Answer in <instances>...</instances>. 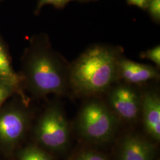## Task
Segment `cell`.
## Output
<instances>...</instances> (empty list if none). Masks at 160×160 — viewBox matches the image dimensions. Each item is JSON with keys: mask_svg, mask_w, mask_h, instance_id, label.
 I'll use <instances>...</instances> for the list:
<instances>
[{"mask_svg": "<svg viewBox=\"0 0 160 160\" xmlns=\"http://www.w3.org/2000/svg\"><path fill=\"white\" fill-rule=\"evenodd\" d=\"M119 46L95 45L70 64L69 88L77 96L96 97L119 80L118 66L123 57Z\"/></svg>", "mask_w": 160, "mask_h": 160, "instance_id": "cell-1", "label": "cell"}, {"mask_svg": "<svg viewBox=\"0 0 160 160\" xmlns=\"http://www.w3.org/2000/svg\"><path fill=\"white\" fill-rule=\"evenodd\" d=\"M23 63V82L35 96H63L69 90L70 63L52 48L48 38H34L25 52Z\"/></svg>", "mask_w": 160, "mask_h": 160, "instance_id": "cell-2", "label": "cell"}, {"mask_svg": "<svg viewBox=\"0 0 160 160\" xmlns=\"http://www.w3.org/2000/svg\"><path fill=\"white\" fill-rule=\"evenodd\" d=\"M119 120L107 103L91 97L82 104L76 119L78 135L95 144L109 142L114 138Z\"/></svg>", "mask_w": 160, "mask_h": 160, "instance_id": "cell-3", "label": "cell"}, {"mask_svg": "<svg viewBox=\"0 0 160 160\" xmlns=\"http://www.w3.org/2000/svg\"><path fill=\"white\" fill-rule=\"evenodd\" d=\"M34 137L41 146L53 152L65 151L70 142L68 120L62 107L58 103L49 106L38 120Z\"/></svg>", "mask_w": 160, "mask_h": 160, "instance_id": "cell-4", "label": "cell"}, {"mask_svg": "<svg viewBox=\"0 0 160 160\" xmlns=\"http://www.w3.org/2000/svg\"><path fill=\"white\" fill-rule=\"evenodd\" d=\"M109 91L107 104L119 120L135 122L141 116V94L126 83L112 87Z\"/></svg>", "mask_w": 160, "mask_h": 160, "instance_id": "cell-5", "label": "cell"}, {"mask_svg": "<svg viewBox=\"0 0 160 160\" xmlns=\"http://www.w3.org/2000/svg\"><path fill=\"white\" fill-rule=\"evenodd\" d=\"M30 114L24 107L11 106L0 111V144L10 148L23 139L29 129Z\"/></svg>", "mask_w": 160, "mask_h": 160, "instance_id": "cell-6", "label": "cell"}, {"mask_svg": "<svg viewBox=\"0 0 160 160\" xmlns=\"http://www.w3.org/2000/svg\"><path fill=\"white\" fill-rule=\"evenodd\" d=\"M157 147L151 141L136 133H128L120 141L118 160H153Z\"/></svg>", "mask_w": 160, "mask_h": 160, "instance_id": "cell-7", "label": "cell"}, {"mask_svg": "<svg viewBox=\"0 0 160 160\" xmlns=\"http://www.w3.org/2000/svg\"><path fill=\"white\" fill-rule=\"evenodd\" d=\"M144 129L151 139L160 140V97L158 92L148 90L141 94V109Z\"/></svg>", "mask_w": 160, "mask_h": 160, "instance_id": "cell-8", "label": "cell"}, {"mask_svg": "<svg viewBox=\"0 0 160 160\" xmlns=\"http://www.w3.org/2000/svg\"><path fill=\"white\" fill-rule=\"evenodd\" d=\"M119 80L133 85L141 84L149 81L160 79V72L157 67L140 63L122 57L118 66Z\"/></svg>", "mask_w": 160, "mask_h": 160, "instance_id": "cell-9", "label": "cell"}, {"mask_svg": "<svg viewBox=\"0 0 160 160\" xmlns=\"http://www.w3.org/2000/svg\"><path fill=\"white\" fill-rule=\"evenodd\" d=\"M0 81L9 83L14 86L23 98L24 103L28 102L23 94L22 86L23 79L21 75L18 74L12 68L8 53L2 41L0 38Z\"/></svg>", "mask_w": 160, "mask_h": 160, "instance_id": "cell-10", "label": "cell"}, {"mask_svg": "<svg viewBox=\"0 0 160 160\" xmlns=\"http://www.w3.org/2000/svg\"><path fill=\"white\" fill-rule=\"evenodd\" d=\"M18 160H53L45 151L36 145H30L22 149Z\"/></svg>", "mask_w": 160, "mask_h": 160, "instance_id": "cell-11", "label": "cell"}, {"mask_svg": "<svg viewBox=\"0 0 160 160\" xmlns=\"http://www.w3.org/2000/svg\"><path fill=\"white\" fill-rule=\"evenodd\" d=\"M68 160H109L100 152L92 149H81L72 155Z\"/></svg>", "mask_w": 160, "mask_h": 160, "instance_id": "cell-12", "label": "cell"}, {"mask_svg": "<svg viewBox=\"0 0 160 160\" xmlns=\"http://www.w3.org/2000/svg\"><path fill=\"white\" fill-rule=\"evenodd\" d=\"M141 59H148L155 64L157 68L160 67V46L157 45L145 51L142 52L139 55Z\"/></svg>", "mask_w": 160, "mask_h": 160, "instance_id": "cell-13", "label": "cell"}, {"mask_svg": "<svg viewBox=\"0 0 160 160\" xmlns=\"http://www.w3.org/2000/svg\"><path fill=\"white\" fill-rule=\"evenodd\" d=\"M15 92L18 93L17 89L14 86L9 83L0 81V108Z\"/></svg>", "mask_w": 160, "mask_h": 160, "instance_id": "cell-14", "label": "cell"}, {"mask_svg": "<svg viewBox=\"0 0 160 160\" xmlns=\"http://www.w3.org/2000/svg\"><path fill=\"white\" fill-rule=\"evenodd\" d=\"M147 9L152 18L157 23H159L160 21V0H149Z\"/></svg>", "mask_w": 160, "mask_h": 160, "instance_id": "cell-15", "label": "cell"}, {"mask_svg": "<svg viewBox=\"0 0 160 160\" xmlns=\"http://www.w3.org/2000/svg\"><path fill=\"white\" fill-rule=\"evenodd\" d=\"M71 0H39L38 4L37 11H39L40 8L47 4H51L57 7H62Z\"/></svg>", "mask_w": 160, "mask_h": 160, "instance_id": "cell-16", "label": "cell"}, {"mask_svg": "<svg viewBox=\"0 0 160 160\" xmlns=\"http://www.w3.org/2000/svg\"><path fill=\"white\" fill-rule=\"evenodd\" d=\"M128 2L142 9H147L149 0H127Z\"/></svg>", "mask_w": 160, "mask_h": 160, "instance_id": "cell-17", "label": "cell"}]
</instances>
